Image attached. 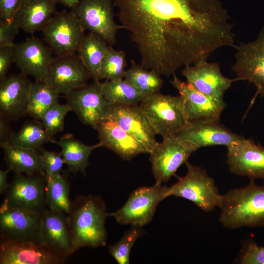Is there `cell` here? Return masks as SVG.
Here are the masks:
<instances>
[{"label":"cell","instance_id":"obj_6","mask_svg":"<svg viewBox=\"0 0 264 264\" xmlns=\"http://www.w3.org/2000/svg\"><path fill=\"white\" fill-rule=\"evenodd\" d=\"M167 186L156 183L134 190L124 205L109 214L121 224L143 227L152 220L157 206L165 198Z\"/></svg>","mask_w":264,"mask_h":264},{"label":"cell","instance_id":"obj_3","mask_svg":"<svg viewBox=\"0 0 264 264\" xmlns=\"http://www.w3.org/2000/svg\"><path fill=\"white\" fill-rule=\"evenodd\" d=\"M219 220L225 228L264 227V183L250 180L246 186L223 195Z\"/></svg>","mask_w":264,"mask_h":264},{"label":"cell","instance_id":"obj_35","mask_svg":"<svg viewBox=\"0 0 264 264\" xmlns=\"http://www.w3.org/2000/svg\"><path fill=\"white\" fill-rule=\"evenodd\" d=\"M143 233L142 227L132 226L116 243L109 245V252L117 264H130L131 249L136 241Z\"/></svg>","mask_w":264,"mask_h":264},{"label":"cell","instance_id":"obj_41","mask_svg":"<svg viewBox=\"0 0 264 264\" xmlns=\"http://www.w3.org/2000/svg\"><path fill=\"white\" fill-rule=\"evenodd\" d=\"M22 0H0V21H11Z\"/></svg>","mask_w":264,"mask_h":264},{"label":"cell","instance_id":"obj_13","mask_svg":"<svg viewBox=\"0 0 264 264\" xmlns=\"http://www.w3.org/2000/svg\"><path fill=\"white\" fill-rule=\"evenodd\" d=\"M91 75L76 53L57 55L44 81L59 94H66L87 85Z\"/></svg>","mask_w":264,"mask_h":264},{"label":"cell","instance_id":"obj_31","mask_svg":"<svg viewBox=\"0 0 264 264\" xmlns=\"http://www.w3.org/2000/svg\"><path fill=\"white\" fill-rule=\"evenodd\" d=\"M124 79L146 96L159 92L163 84L159 74L134 61L126 70Z\"/></svg>","mask_w":264,"mask_h":264},{"label":"cell","instance_id":"obj_22","mask_svg":"<svg viewBox=\"0 0 264 264\" xmlns=\"http://www.w3.org/2000/svg\"><path fill=\"white\" fill-rule=\"evenodd\" d=\"M108 119L142 143L149 154L157 143L156 134L139 105L112 104Z\"/></svg>","mask_w":264,"mask_h":264},{"label":"cell","instance_id":"obj_30","mask_svg":"<svg viewBox=\"0 0 264 264\" xmlns=\"http://www.w3.org/2000/svg\"><path fill=\"white\" fill-rule=\"evenodd\" d=\"M45 130L43 123L31 121L24 124L16 132H13L8 140L14 146L37 150L46 143H56Z\"/></svg>","mask_w":264,"mask_h":264},{"label":"cell","instance_id":"obj_11","mask_svg":"<svg viewBox=\"0 0 264 264\" xmlns=\"http://www.w3.org/2000/svg\"><path fill=\"white\" fill-rule=\"evenodd\" d=\"M235 47L232 70L237 80L247 81L256 88L257 95L264 96V27L253 41L241 43Z\"/></svg>","mask_w":264,"mask_h":264},{"label":"cell","instance_id":"obj_44","mask_svg":"<svg viewBox=\"0 0 264 264\" xmlns=\"http://www.w3.org/2000/svg\"><path fill=\"white\" fill-rule=\"evenodd\" d=\"M57 3L61 4L71 9L74 8L80 0H55Z\"/></svg>","mask_w":264,"mask_h":264},{"label":"cell","instance_id":"obj_14","mask_svg":"<svg viewBox=\"0 0 264 264\" xmlns=\"http://www.w3.org/2000/svg\"><path fill=\"white\" fill-rule=\"evenodd\" d=\"M41 214L3 202L0 208V239L37 242Z\"/></svg>","mask_w":264,"mask_h":264},{"label":"cell","instance_id":"obj_4","mask_svg":"<svg viewBox=\"0 0 264 264\" xmlns=\"http://www.w3.org/2000/svg\"><path fill=\"white\" fill-rule=\"evenodd\" d=\"M186 174L177 182L167 187L165 196H175L194 203L205 212L220 208L223 195L219 193L215 180L203 168L186 163Z\"/></svg>","mask_w":264,"mask_h":264},{"label":"cell","instance_id":"obj_43","mask_svg":"<svg viewBox=\"0 0 264 264\" xmlns=\"http://www.w3.org/2000/svg\"><path fill=\"white\" fill-rule=\"evenodd\" d=\"M11 170L8 168L0 171V194H3L7 191L9 184L7 183V175Z\"/></svg>","mask_w":264,"mask_h":264},{"label":"cell","instance_id":"obj_21","mask_svg":"<svg viewBox=\"0 0 264 264\" xmlns=\"http://www.w3.org/2000/svg\"><path fill=\"white\" fill-rule=\"evenodd\" d=\"M176 136L190 142L198 149L217 145L227 147L244 137L231 131L220 120L189 122Z\"/></svg>","mask_w":264,"mask_h":264},{"label":"cell","instance_id":"obj_39","mask_svg":"<svg viewBox=\"0 0 264 264\" xmlns=\"http://www.w3.org/2000/svg\"><path fill=\"white\" fill-rule=\"evenodd\" d=\"M20 28L12 20L0 21V47H13L14 39Z\"/></svg>","mask_w":264,"mask_h":264},{"label":"cell","instance_id":"obj_28","mask_svg":"<svg viewBox=\"0 0 264 264\" xmlns=\"http://www.w3.org/2000/svg\"><path fill=\"white\" fill-rule=\"evenodd\" d=\"M108 44L98 35L89 32L85 34L77 55L89 72L94 81H100L102 62Z\"/></svg>","mask_w":264,"mask_h":264},{"label":"cell","instance_id":"obj_34","mask_svg":"<svg viewBox=\"0 0 264 264\" xmlns=\"http://www.w3.org/2000/svg\"><path fill=\"white\" fill-rule=\"evenodd\" d=\"M127 65L126 54L109 45L101 68L100 79L107 80L123 79Z\"/></svg>","mask_w":264,"mask_h":264},{"label":"cell","instance_id":"obj_24","mask_svg":"<svg viewBox=\"0 0 264 264\" xmlns=\"http://www.w3.org/2000/svg\"><path fill=\"white\" fill-rule=\"evenodd\" d=\"M96 130L102 147L112 151L124 160H130L140 154H149L142 143L111 120L103 121Z\"/></svg>","mask_w":264,"mask_h":264},{"label":"cell","instance_id":"obj_5","mask_svg":"<svg viewBox=\"0 0 264 264\" xmlns=\"http://www.w3.org/2000/svg\"><path fill=\"white\" fill-rule=\"evenodd\" d=\"M154 132L162 138L176 136L188 123L181 96L156 93L139 104Z\"/></svg>","mask_w":264,"mask_h":264},{"label":"cell","instance_id":"obj_9","mask_svg":"<svg viewBox=\"0 0 264 264\" xmlns=\"http://www.w3.org/2000/svg\"><path fill=\"white\" fill-rule=\"evenodd\" d=\"M197 150L194 145L176 136L163 138L162 142H157L149 154L155 183L161 184L168 181Z\"/></svg>","mask_w":264,"mask_h":264},{"label":"cell","instance_id":"obj_16","mask_svg":"<svg viewBox=\"0 0 264 264\" xmlns=\"http://www.w3.org/2000/svg\"><path fill=\"white\" fill-rule=\"evenodd\" d=\"M181 74L186 82L204 94L223 101L225 92L231 87L235 79H230L221 73L219 65L216 62L200 60L184 66Z\"/></svg>","mask_w":264,"mask_h":264},{"label":"cell","instance_id":"obj_36","mask_svg":"<svg viewBox=\"0 0 264 264\" xmlns=\"http://www.w3.org/2000/svg\"><path fill=\"white\" fill-rule=\"evenodd\" d=\"M71 111L68 104L58 102L50 107L43 114L41 120L46 131L52 136L63 131L66 114Z\"/></svg>","mask_w":264,"mask_h":264},{"label":"cell","instance_id":"obj_27","mask_svg":"<svg viewBox=\"0 0 264 264\" xmlns=\"http://www.w3.org/2000/svg\"><path fill=\"white\" fill-rule=\"evenodd\" d=\"M56 143L61 148V153L65 164L72 172L85 174L88 164L89 157L92 152L102 147L100 143L93 145H87L67 133L62 136Z\"/></svg>","mask_w":264,"mask_h":264},{"label":"cell","instance_id":"obj_1","mask_svg":"<svg viewBox=\"0 0 264 264\" xmlns=\"http://www.w3.org/2000/svg\"><path fill=\"white\" fill-rule=\"evenodd\" d=\"M141 65L160 76L234 46L233 24L220 0H112Z\"/></svg>","mask_w":264,"mask_h":264},{"label":"cell","instance_id":"obj_23","mask_svg":"<svg viewBox=\"0 0 264 264\" xmlns=\"http://www.w3.org/2000/svg\"><path fill=\"white\" fill-rule=\"evenodd\" d=\"M21 73L6 77L0 82V115L16 120L27 113L30 88L32 83Z\"/></svg>","mask_w":264,"mask_h":264},{"label":"cell","instance_id":"obj_26","mask_svg":"<svg viewBox=\"0 0 264 264\" xmlns=\"http://www.w3.org/2000/svg\"><path fill=\"white\" fill-rule=\"evenodd\" d=\"M8 168L15 174H44L43 161L37 150L16 146L8 141L0 143Z\"/></svg>","mask_w":264,"mask_h":264},{"label":"cell","instance_id":"obj_38","mask_svg":"<svg viewBox=\"0 0 264 264\" xmlns=\"http://www.w3.org/2000/svg\"><path fill=\"white\" fill-rule=\"evenodd\" d=\"M45 177L60 174L65 162L60 152L40 149Z\"/></svg>","mask_w":264,"mask_h":264},{"label":"cell","instance_id":"obj_15","mask_svg":"<svg viewBox=\"0 0 264 264\" xmlns=\"http://www.w3.org/2000/svg\"><path fill=\"white\" fill-rule=\"evenodd\" d=\"M226 162L230 171L250 180H264V147L244 137L227 147Z\"/></svg>","mask_w":264,"mask_h":264},{"label":"cell","instance_id":"obj_8","mask_svg":"<svg viewBox=\"0 0 264 264\" xmlns=\"http://www.w3.org/2000/svg\"><path fill=\"white\" fill-rule=\"evenodd\" d=\"M85 29L70 11L56 12L42 30L44 42L57 55L75 54Z\"/></svg>","mask_w":264,"mask_h":264},{"label":"cell","instance_id":"obj_37","mask_svg":"<svg viewBox=\"0 0 264 264\" xmlns=\"http://www.w3.org/2000/svg\"><path fill=\"white\" fill-rule=\"evenodd\" d=\"M235 262L241 264H264V246L252 240L246 241Z\"/></svg>","mask_w":264,"mask_h":264},{"label":"cell","instance_id":"obj_42","mask_svg":"<svg viewBox=\"0 0 264 264\" xmlns=\"http://www.w3.org/2000/svg\"><path fill=\"white\" fill-rule=\"evenodd\" d=\"M5 117L0 115V143L8 141L13 132H11V129L7 124Z\"/></svg>","mask_w":264,"mask_h":264},{"label":"cell","instance_id":"obj_33","mask_svg":"<svg viewBox=\"0 0 264 264\" xmlns=\"http://www.w3.org/2000/svg\"><path fill=\"white\" fill-rule=\"evenodd\" d=\"M102 83L105 97L111 104L139 105L147 97L124 79Z\"/></svg>","mask_w":264,"mask_h":264},{"label":"cell","instance_id":"obj_25","mask_svg":"<svg viewBox=\"0 0 264 264\" xmlns=\"http://www.w3.org/2000/svg\"><path fill=\"white\" fill-rule=\"evenodd\" d=\"M55 0H22L13 21L30 34L42 31L57 12Z\"/></svg>","mask_w":264,"mask_h":264},{"label":"cell","instance_id":"obj_32","mask_svg":"<svg viewBox=\"0 0 264 264\" xmlns=\"http://www.w3.org/2000/svg\"><path fill=\"white\" fill-rule=\"evenodd\" d=\"M59 93L44 81L32 83L29 92L27 113L41 119L44 113L58 102Z\"/></svg>","mask_w":264,"mask_h":264},{"label":"cell","instance_id":"obj_2","mask_svg":"<svg viewBox=\"0 0 264 264\" xmlns=\"http://www.w3.org/2000/svg\"><path fill=\"white\" fill-rule=\"evenodd\" d=\"M109 216L104 201L97 196H80L72 201L68 215L72 255L82 247L106 244L105 221Z\"/></svg>","mask_w":264,"mask_h":264},{"label":"cell","instance_id":"obj_7","mask_svg":"<svg viewBox=\"0 0 264 264\" xmlns=\"http://www.w3.org/2000/svg\"><path fill=\"white\" fill-rule=\"evenodd\" d=\"M65 96L71 111L83 124L96 129L109 118L112 104L106 98L100 81L71 90Z\"/></svg>","mask_w":264,"mask_h":264},{"label":"cell","instance_id":"obj_29","mask_svg":"<svg viewBox=\"0 0 264 264\" xmlns=\"http://www.w3.org/2000/svg\"><path fill=\"white\" fill-rule=\"evenodd\" d=\"M46 204L48 209L68 215L72 202L67 179L61 173L45 177Z\"/></svg>","mask_w":264,"mask_h":264},{"label":"cell","instance_id":"obj_12","mask_svg":"<svg viewBox=\"0 0 264 264\" xmlns=\"http://www.w3.org/2000/svg\"><path fill=\"white\" fill-rule=\"evenodd\" d=\"M45 174H15L5 193L4 202L17 208L41 213L47 208Z\"/></svg>","mask_w":264,"mask_h":264},{"label":"cell","instance_id":"obj_20","mask_svg":"<svg viewBox=\"0 0 264 264\" xmlns=\"http://www.w3.org/2000/svg\"><path fill=\"white\" fill-rule=\"evenodd\" d=\"M37 242L66 258L71 255L68 215L44 210L41 214Z\"/></svg>","mask_w":264,"mask_h":264},{"label":"cell","instance_id":"obj_17","mask_svg":"<svg viewBox=\"0 0 264 264\" xmlns=\"http://www.w3.org/2000/svg\"><path fill=\"white\" fill-rule=\"evenodd\" d=\"M170 83L183 99L188 122L220 120V115L226 106L224 100L215 99L204 94L176 75H173Z\"/></svg>","mask_w":264,"mask_h":264},{"label":"cell","instance_id":"obj_19","mask_svg":"<svg viewBox=\"0 0 264 264\" xmlns=\"http://www.w3.org/2000/svg\"><path fill=\"white\" fill-rule=\"evenodd\" d=\"M14 63L21 73L44 81L53 60L52 51L39 38L32 37L15 44Z\"/></svg>","mask_w":264,"mask_h":264},{"label":"cell","instance_id":"obj_10","mask_svg":"<svg viewBox=\"0 0 264 264\" xmlns=\"http://www.w3.org/2000/svg\"><path fill=\"white\" fill-rule=\"evenodd\" d=\"M112 0H80L71 11L86 30L103 39L109 45L116 43L118 30L123 28L114 20Z\"/></svg>","mask_w":264,"mask_h":264},{"label":"cell","instance_id":"obj_40","mask_svg":"<svg viewBox=\"0 0 264 264\" xmlns=\"http://www.w3.org/2000/svg\"><path fill=\"white\" fill-rule=\"evenodd\" d=\"M14 62L13 47H0V81H3Z\"/></svg>","mask_w":264,"mask_h":264},{"label":"cell","instance_id":"obj_18","mask_svg":"<svg viewBox=\"0 0 264 264\" xmlns=\"http://www.w3.org/2000/svg\"><path fill=\"white\" fill-rule=\"evenodd\" d=\"M66 259L37 242L0 239V264H62Z\"/></svg>","mask_w":264,"mask_h":264}]
</instances>
